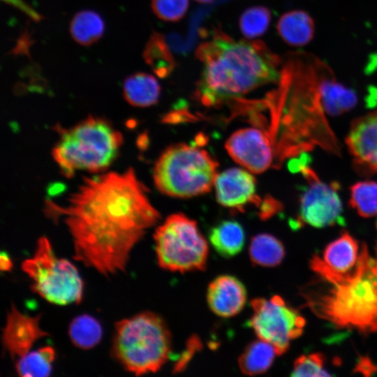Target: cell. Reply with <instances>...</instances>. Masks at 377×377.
<instances>
[{
    "mask_svg": "<svg viewBox=\"0 0 377 377\" xmlns=\"http://www.w3.org/2000/svg\"><path fill=\"white\" fill-rule=\"evenodd\" d=\"M44 211L66 225L74 258L105 276L125 270L134 246L160 218L131 168L84 177L63 202L46 199Z\"/></svg>",
    "mask_w": 377,
    "mask_h": 377,
    "instance_id": "cell-1",
    "label": "cell"
},
{
    "mask_svg": "<svg viewBox=\"0 0 377 377\" xmlns=\"http://www.w3.org/2000/svg\"><path fill=\"white\" fill-rule=\"evenodd\" d=\"M202 63L195 97L204 105L219 106L240 99L258 87L278 82L282 59L260 40H236L221 31L195 50Z\"/></svg>",
    "mask_w": 377,
    "mask_h": 377,
    "instance_id": "cell-2",
    "label": "cell"
},
{
    "mask_svg": "<svg viewBox=\"0 0 377 377\" xmlns=\"http://www.w3.org/2000/svg\"><path fill=\"white\" fill-rule=\"evenodd\" d=\"M374 263L364 244L355 269L347 274L331 270L318 256H313L310 267L319 279L302 288L304 304L337 328L356 330L363 334L376 332Z\"/></svg>",
    "mask_w": 377,
    "mask_h": 377,
    "instance_id": "cell-3",
    "label": "cell"
},
{
    "mask_svg": "<svg viewBox=\"0 0 377 377\" xmlns=\"http://www.w3.org/2000/svg\"><path fill=\"white\" fill-rule=\"evenodd\" d=\"M58 131L52 156L66 177L77 171L95 174L107 171L123 144L121 133L98 117H88L71 127H59Z\"/></svg>",
    "mask_w": 377,
    "mask_h": 377,
    "instance_id": "cell-4",
    "label": "cell"
},
{
    "mask_svg": "<svg viewBox=\"0 0 377 377\" xmlns=\"http://www.w3.org/2000/svg\"><path fill=\"white\" fill-rule=\"evenodd\" d=\"M171 348L166 323L153 312H141L115 323L112 355L135 376L159 370L168 360Z\"/></svg>",
    "mask_w": 377,
    "mask_h": 377,
    "instance_id": "cell-5",
    "label": "cell"
},
{
    "mask_svg": "<svg viewBox=\"0 0 377 377\" xmlns=\"http://www.w3.org/2000/svg\"><path fill=\"white\" fill-rule=\"evenodd\" d=\"M218 163L205 149L179 143L168 147L153 169L156 188L166 195L186 198L208 193L218 175Z\"/></svg>",
    "mask_w": 377,
    "mask_h": 377,
    "instance_id": "cell-6",
    "label": "cell"
},
{
    "mask_svg": "<svg viewBox=\"0 0 377 377\" xmlns=\"http://www.w3.org/2000/svg\"><path fill=\"white\" fill-rule=\"evenodd\" d=\"M21 268L32 281V291L48 302L67 305L82 301L84 283L77 269L56 256L46 237L38 238L34 255L22 263Z\"/></svg>",
    "mask_w": 377,
    "mask_h": 377,
    "instance_id": "cell-7",
    "label": "cell"
},
{
    "mask_svg": "<svg viewBox=\"0 0 377 377\" xmlns=\"http://www.w3.org/2000/svg\"><path fill=\"white\" fill-rule=\"evenodd\" d=\"M157 261L171 272H185L205 267L209 246L196 222L177 213L168 216L156 230Z\"/></svg>",
    "mask_w": 377,
    "mask_h": 377,
    "instance_id": "cell-8",
    "label": "cell"
},
{
    "mask_svg": "<svg viewBox=\"0 0 377 377\" xmlns=\"http://www.w3.org/2000/svg\"><path fill=\"white\" fill-rule=\"evenodd\" d=\"M250 326L262 340L271 343L277 355L288 349L290 341L303 332L305 320L300 313L279 295L251 301Z\"/></svg>",
    "mask_w": 377,
    "mask_h": 377,
    "instance_id": "cell-9",
    "label": "cell"
},
{
    "mask_svg": "<svg viewBox=\"0 0 377 377\" xmlns=\"http://www.w3.org/2000/svg\"><path fill=\"white\" fill-rule=\"evenodd\" d=\"M295 163V168L307 181L300 198L298 221L316 228L344 223L343 205L338 193L339 185L321 181L312 169L305 165L306 161Z\"/></svg>",
    "mask_w": 377,
    "mask_h": 377,
    "instance_id": "cell-10",
    "label": "cell"
},
{
    "mask_svg": "<svg viewBox=\"0 0 377 377\" xmlns=\"http://www.w3.org/2000/svg\"><path fill=\"white\" fill-rule=\"evenodd\" d=\"M225 147L230 157L246 170L261 173L273 163L274 146L269 133L248 127L235 131L227 139Z\"/></svg>",
    "mask_w": 377,
    "mask_h": 377,
    "instance_id": "cell-11",
    "label": "cell"
},
{
    "mask_svg": "<svg viewBox=\"0 0 377 377\" xmlns=\"http://www.w3.org/2000/svg\"><path fill=\"white\" fill-rule=\"evenodd\" d=\"M40 315H25L11 305L1 340L5 350L13 360L28 353L37 340L50 335L40 327Z\"/></svg>",
    "mask_w": 377,
    "mask_h": 377,
    "instance_id": "cell-12",
    "label": "cell"
},
{
    "mask_svg": "<svg viewBox=\"0 0 377 377\" xmlns=\"http://www.w3.org/2000/svg\"><path fill=\"white\" fill-rule=\"evenodd\" d=\"M346 143L359 170L377 172V110L353 121Z\"/></svg>",
    "mask_w": 377,
    "mask_h": 377,
    "instance_id": "cell-13",
    "label": "cell"
},
{
    "mask_svg": "<svg viewBox=\"0 0 377 377\" xmlns=\"http://www.w3.org/2000/svg\"><path fill=\"white\" fill-rule=\"evenodd\" d=\"M214 186L218 202L228 208L240 210L259 200L256 179L245 168H232L219 173Z\"/></svg>",
    "mask_w": 377,
    "mask_h": 377,
    "instance_id": "cell-14",
    "label": "cell"
},
{
    "mask_svg": "<svg viewBox=\"0 0 377 377\" xmlns=\"http://www.w3.org/2000/svg\"><path fill=\"white\" fill-rule=\"evenodd\" d=\"M207 303L216 315L229 318L237 315L244 308L246 291L236 277L222 275L214 279L208 286Z\"/></svg>",
    "mask_w": 377,
    "mask_h": 377,
    "instance_id": "cell-15",
    "label": "cell"
},
{
    "mask_svg": "<svg viewBox=\"0 0 377 377\" xmlns=\"http://www.w3.org/2000/svg\"><path fill=\"white\" fill-rule=\"evenodd\" d=\"M362 246L360 250L357 241L345 231L326 246L322 260L331 270L339 274H347L355 269Z\"/></svg>",
    "mask_w": 377,
    "mask_h": 377,
    "instance_id": "cell-16",
    "label": "cell"
},
{
    "mask_svg": "<svg viewBox=\"0 0 377 377\" xmlns=\"http://www.w3.org/2000/svg\"><path fill=\"white\" fill-rule=\"evenodd\" d=\"M320 93L323 112L330 116H339L348 112L357 103L356 93L339 82L332 70L322 80Z\"/></svg>",
    "mask_w": 377,
    "mask_h": 377,
    "instance_id": "cell-17",
    "label": "cell"
},
{
    "mask_svg": "<svg viewBox=\"0 0 377 377\" xmlns=\"http://www.w3.org/2000/svg\"><path fill=\"white\" fill-rule=\"evenodd\" d=\"M276 29L284 42L294 47L308 44L313 38L315 25L312 17L305 11H288L279 19Z\"/></svg>",
    "mask_w": 377,
    "mask_h": 377,
    "instance_id": "cell-18",
    "label": "cell"
},
{
    "mask_svg": "<svg viewBox=\"0 0 377 377\" xmlns=\"http://www.w3.org/2000/svg\"><path fill=\"white\" fill-rule=\"evenodd\" d=\"M161 86L151 74L138 72L126 77L123 83V96L130 105L146 108L156 104L160 97Z\"/></svg>",
    "mask_w": 377,
    "mask_h": 377,
    "instance_id": "cell-19",
    "label": "cell"
},
{
    "mask_svg": "<svg viewBox=\"0 0 377 377\" xmlns=\"http://www.w3.org/2000/svg\"><path fill=\"white\" fill-rule=\"evenodd\" d=\"M209 239L219 254L224 257H231L239 253L243 249L245 233L238 222L223 221L211 229Z\"/></svg>",
    "mask_w": 377,
    "mask_h": 377,
    "instance_id": "cell-20",
    "label": "cell"
},
{
    "mask_svg": "<svg viewBox=\"0 0 377 377\" xmlns=\"http://www.w3.org/2000/svg\"><path fill=\"white\" fill-rule=\"evenodd\" d=\"M105 29L103 17L96 11L83 10L77 13L71 20L69 32L72 38L84 46L99 40Z\"/></svg>",
    "mask_w": 377,
    "mask_h": 377,
    "instance_id": "cell-21",
    "label": "cell"
},
{
    "mask_svg": "<svg viewBox=\"0 0 377 377\" xmlns=\"http://www.w3.org/2000/svg\"><path fill=\"white\" fill-rule=\"evenodd\" d=\"M142 57L145 63L159 77H165L171 74L175 61L164 36L153 31L147 41Z\"/></svg>",
    "mask_w": 377,
    "mask_h": 377,
    "instance_id": "cell-22",
    "label": "cell"
},
{
    "mask_svg": "<svg viewBox=\"0 0 377 377\" xmlns=\"http://www.w3.org/2000/svg\"><path fill=\"white\" fill-rule=\"evenodd\" d=\"M276 355V349L271 343L258 339L249 344L242 353L239 366L247 375L263 374L271 367Z\"/></svg>",
    "mask_w": 377,
    "mask_h": 377,
    "instance_id": "cell-23",
    "label": "cell"
},
{
    "mask_svg": "<svg viewBox=\"0 0 377 377\" xmlns=\"http://www.w3.org/2000/svg\"><path fill=\"white\" fill-rule=\"evenodd\" d=\"M249 252L254 264L264 267L278 265L285 256L283 244L274 236L267 233L258 234L252 238Z\"/></svg>",
    "mask_w": 377,
    "mask_h": 377,
    "instance_id": "cell-24",
    "label": "cell"
},
{
    "mask_svg": "<svg viewBox=\"0 0 377 377\" xmlns=\"http://www.w3.org/2000/svg\"><path fill=\"white\" fill-rule=\"evenodd\" d=\"M55 355L50 346L29 351L16 360V372L21 377H47L51 374Z\"/></svg>",
    "mask_w": 377,
    "mask_h": 377,
    "instance_id": "cell-25",
    "label": "cell"
},
{
    "mask_svg": "<svg viewBox=\"0 0 377 377\" xmlns=\"http://www.w3.org/2000/svg\"><path fill=\"white\" fill-rule=\"evenodd\" d=\"M68 335L77 348L89 350L99 343L103 329L96 318L88 314H82L72 320L68 327Z\"/></svg>",
    "mask_w": 377,
    "mask_h": 377,
    "instance_id": "cell-26",
    "label": "cell"
},
{
    "mask_svg": "<svg viewBox=\"0 0 377 377\" xmlns=\"http://www.w3.org/2000/svg\"><path fill=\"white\" fill-rule=\"evenodd\" d=\"M350 190L349 204L359 215L364 218L377 216V181L359 182Z\"/></svg>",
    "mask_w": 377,
    "mask_h": 377,
    "instance_id": "cell-27",
    "label": "cell"
},
{
    "mask_svg": "<svg viewBox=\"0 0 377 377\" xmlns=\"http://www.w3.org/2000/svg\"><path fill=\"white\" fill-rule=\"evenodd\" d=\"M271 21L269 10L263 6H255L246 9L240 15L239 26L241 33L248 39L263 35Z\"/></svg>",
    "mask_w": 377,
    "mask_h": 377,
    "instance_id": "cell-28",
    "label": "cell"
},
{
    "mask_svg": "<svg viewBox=\"0 0 377 377\" xmlns=\"http://www.w3.org/2000/svg\"><path fill=\"white\" fill-rule=\"evenodd\" d=\"M325 357L316 353L302 355L297 357L293 364L291 376H330L331 374L325 369Z\"/></svg>",
    "mask_w": 377,
    "mask_h": 377,
    "instance_id": "cell-29",
    "label": "cell"
},
{
    "mask_svg": "<svg viewBox=\"0 0 377 377\" xmlns=\"http://www.w3.org/2000/svg\"><path fill=\"white\" fill-rule=\"evenodd\" d=\"M188 0H151V8L156 17L166 22H177L186 13Z\"/></svg>",
    "mask_w": 377,
    "mask_h": 377,
    "instance_id": "cell-30",
    "label": "cell"
},
{
    "mask_svg": "<svg viewBox=\"0 0 377 377\" xmlns=\"http://www.w3.org/2000/svg\"><path fill=\"white\" fill-rule=\"evenodd\" d=\"M200 348V342L198 338L193 337L189 339L187 348L181 355L180 358L177 362L174 371H179L184 369V367L191 359L195 351Z\"/></svg>",
    "mask_w": 377,
    "mask_h": 377,
    "instance_id": "cell-31",
    "label": "cell"
},
{
    "mask_svg": "<svg viewBox=\"0 0 377 377\" xmlns=\"http://www.w3.org/2000/svg\"><path fill=\"white\" fill-rule=\"evenodd\" d=\"M355 371L361 372L364 375H371L377 371V367L375 366L367 357H362L355 367Z\"/></svg>",
    "mask_w": 377,
    "mask_h": 377,
    "instance_id": "cell-32",
    "label": "cell"
},
{
    "mask_svg": "<svg viewBox=\"0 0 377 377\" xmlns=\"http://www.w3.org/2000/svg\"><path fill=\"white\" fill-rule=\"evenodd\" d=\"M13 267L10 258L6 253H1L0 257V269L1 271H10Z\"/></svg>",
    "mask_w": 377,
    "mask_h": 377,
    "instance_id": "cell-33",
    "label": "cell"
},
{
    "mask_svg": "<svg viewBox=\"0 0 377 377\" xmlns=\"http://www.w3.org/2000/svg\"><path fill=\"white\" fill-rule=\"evenodd\" d=\"M194 1H195L197 2H199V3H208L212 2L214 0H194Z\"/></svg>",
    "mask_w": 377,
    "mask_h": 377,
    "instance_id": "cell-34",
    "label": "cell"
},
{
    "mask_svg": "<svg viewBox=\"0 0 377 377\" xmlns=\"http://www.w3.org/2000/svg\"><path fill=\"white\" fill-rule=\"evenodd\" d=\"M377 251V249H376ZM374 270L376 274L377 275V260H375L374 265Z\"/></svg>",
    "mask_w": 377,
    "mask_h": 377,
    "instance_id": "cell-35",
    "label": "cell"
}]
</instances>
